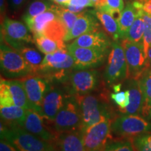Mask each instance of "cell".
I'll return each mask as SVG.
<instances>
[{
  "label": "cell",
  "instance_id": "6da1fadb",
  "mask_svg": "<svg viewBox=\"0 0 151 151\" xmlns=\"http://www.w3.org/2000/svg\"><path fill=\"white\" fill-rule=\"evenodd\" d=\"M1 139H4L19 151H56L55 143L48 142L18 125L8 127L1 121Z\"/></svg>",
  "mask_w": 151,
  "mask_h": 151
},
{
  "label": "cell",
  "instance_id": "7a4b0ae2",
  "mask_svg": "<svg viewBox=\"0 0 151 151\" xmlns=\"http://www.w3.org/2000/svg\"><path fill=\"white\" fill-rule=\"evenodd\" d=\"M74 60L67 47L46 55L37 75L46 77L50 81H65L71 71L74 70Z\"/></svg>",
  "mask_w": 151,
  "mask_h": 151
},
{
  "label": "cell",
  "instance_id": "3957f363",
  "mask_svg": "<svg viewBox=\"0 0 151 151\" xmlns=\"http://www.w3.org/2000/svg\"><path fill=\"white\" fill-rule=\"evenodd\" d=\"M75 97L82 116L81 131L104 118H112V109L101 95L90 93L86 95H75Z\"/></svg>",
  "mask_w": 151,
  "mask_h": 151
},
{
  "label": "cell",
  "instance_id": "277c9868",
  "mask_svg": "<svg viewBox=\"0 0 151 151\" xmlns=\"http://www.w3.org/2000/svg\"><path fill=\"white\" fill-rule=\"evenodd\" d=\"M1 73L8 79L22 78L34 75L32 69L22 55L3 41L0 49Z\"/></svg>",
  "mask_w": 151,
  "mask_h": 151
},
{
  "label": "cell",
  "instance_id": "5b68a950",
  "mask_svg": "<svg viewBox=\"0 0 151 151\" xmlns=\"http://www.w3.org/2000/svg\"><path fill=\"white\" fill-rule=\"evenodd\" d=\"M111 132L120 139H129L151 132V122L140 115H122L112 120Z\"/></svg>",
  "mask_w": 151,
  "mask_h": 151
},
{
  "label": "cell",
  "instance_id": "8992f818",
  "mask_svg": "<svg viewBox=\"0 0 151 151\" xmlns=\"http://www.w3.org/2000/svg\"><path fill=\"white\" fill-rule=\"evenodd\" d=\"M120 43L127 62V79L139 80L143 73L150 68L143 43L133 42L127 39L120 40Z\"/></svg>",
  "mask_w": 151,
  "mask_h": 151
},
{
  "label": "cell",
  "instance_id": "52a82bcc",
  "mask_svg": "<svg viewBox=\"0 0 151 151\" xmlns=\"http://www.w3.org/2000/svg\"><path fill=\"white\" fill-rule=\"evenodd\" d=\"M53 127L57 134L63 132L81 130L82 127V116L75 95L71 94L65 104L58 113L54 121Z\"/></svg>",
  "mask_w": 151,
  "mask_h": 151
},
{
  "label": "cell",
  "instance_id": "ba28073f",
  "mask_svg": "<svg viewBox=\"0 0 151 151\" xmlns=\"http://www.w3.org/2000/svg\"><path fill=\"white\" fill-rule=\"evenodd\" d=\"M104 78L108 86H113L127 79V62L120 41H114L108 55Z\"/></svg>",
  "mask_w": 151,
  "mask_h": 151
},
{
  "label": "cell",
  "instance_id": "9c48e42d",
  "mask_svg": "<svg viewBox=\"0 0 151 151\" xmlns=\"http://www.w3.org/2000/svg\"><path fill=\"white\" fill-rule=\"evenodd\" d=\"M112 118H104L97 123L82 130L86 151H101L112 137Z\"/></svg>",
  "mask_w": 151,
  "mask_h": 151
},
{
  "label": "cell",
  "instance_id": "30bf717a",
  "mask_svg": "<svg viewBox=\"0 0 151 151\" xmlns=\"http://www.w3.org/2000/svg\"><path fill=\"white\" fill-rule=\"evenodd\" d=\"M30 30L23 22L6 18L1 22V41L18 50L26 44L34 42Z\"/></svg>",
  "mask_w": 151,
  "mask_h": 151
},
{
  "label": "cell",
  "instance_id": "8fae6325",
  "mask_svg": "<svg viewBox=\"0 0 151 151\" xmlns=\"http://www.w3.org/2000/svg\"><path fill=\"white\" fill-rule=\"evenodd\" d=\"M27 93L30 109L41 114L43 99L51 88L50 81L40 75H30L21 78Z\"/></svg>",
  "mask_w": 151,
  "mask_h": 151
},
{
  "label": "cell",
  "instance_id": "7c38bea8",
  "mask_svg": "<svg viewBox=\"0 0 151 151\" xmlns=\"http://www.w3.org/2000/svg\"><path fill=\"white\" fill-rule=\"evenodd\" d=\"M67 81L70 93L73 95H86L98 88L100 73L95 69H76L71 71Z\"/></svg>",
  "mask_w": 151,
  "mask_h": 151
},
{
  "label": "cell",
  "instance_id": "4fadbf2b",
  "mask_svg": "<svg viewBox=\"0 0 151 151\" xmlns=\"http://www.w3.org/2000/svg\"><path fill=\"white\" fill-rule=\"evenodd\" d=\"M67 49L74 60V70L90 69L100 67L103 65L109 52V50L79 47L72 43L68 45Z\"/></svg>",
  "mask_w": 151,
  "mask_h": 151
},
{
  "label": "cell",
  "instance_id": "5bb4252c",
  "mask_svg": "<svg viewBox=\"0 0 151 151\" xmlns=\"http://www.w3.org/2000/svg\"><path fill=\"white\" fill-rule=\"evenodd\" d=\"M71 94L62 88L52 86L43 99L41 115L46 120L53 122Z\"/></svg>",
  "mask_w": 151,
  "mask_h": 151
},
{
  "label": "cell",
  "instance_id": "9a60e30c",
  "mask_svg": "<svg viewBox=\"0 0 151 151\" xmlns=\"http://www.w3.org/2000/svg\"><path fill=\"white\" fill-rule=\"evenodd\" d=\"M44 117L39 113L32 109H27L25 121L22 127L43 140L55 143L58 134L48 129L44 123Z\"/></svg>",
  "mask_w": 151,
  "mask_h": 151
},
{
  "label": "cell",
  "instance_id": "2e32d148",
  "mask_svg": "<svg viewBox=\"0 0 151 151\" xmlns=\"http://www.w3.org/2000/svg\"><path fill=\"white\" fill-rule=\"evenodd\" d=\"M98 20L92 11H86L81 12L73 27L66 35L65 41L68 42L84 34L99 30L100 26Z\"/></svg>",
  "mask_w": 151,
  "mask_h": 151
},
{
  "label": "cell",
  "instance_id": "e0dca14e",
  "mask_svg": "<svg viewBox=\"0 0 151 151\" xmlns=\"http://www.w3.org/2000/svg\"><path fill=\"white\" fill-rule=\"evenodd\" d=\"M112 43L109 35L99 29L80 36L71 43L79 47L109 50Z\"/></svg>",
  "mask_w": 151,
  "mask_h": 151
},
{
  "label": "cell",
  "instance_id": "ac0fdd59",
  "mask_svg": "<svg viewBox=\"0 0 151 151\" xmlns=\"http://www.w3.org/2000/svg\"><path fill=\"white\" fill-rule=\"evenodd\" d=\"M55 145L56 151H86L81 130L59 134Z\"/></svg>",
  "mask_w": 151,
  "mask_h": 151
},
{
  "label": "cell",
  "instance_id": "d6986e66",
  "mask_svg": "<svg viewBox=\"0 0 151 151\" xmlns=\"http://www.w3.org/2000/svg\"><path fill=\"white\" fill-rule=\"evenodd\" d=\"M126 86L129 91V104L123 110H120V112L122 115L141 114L143 98L139 81L134 79H127Z\"/></svg>",
  "mask_w": 151,
  "mask_h": 151
},
{
  "label": "cell",
  "instance_id": "ffe728a7",
  "mask_svg": "<svg viewBox=\"0 0 151 151\" xmlns=\"http://www.w3.org/2000/svg\"><path fill=\"white\" fill-rule=\"evenodd\" d=\"M27 110L16 105L0 106L1 121L8 127L14 125L22 127L25 121Z\"/></svg>",
  "mask_w": 151,
  "mask_h": 151
},
{
  "label": "cell",
  "instance_id": "44dd1931",
  "mask_svg": "<svg viewBox=\"0 0 151 151\" xmlns=\"http://www.w3.org/2000/svg\"><path fill=\"white\" fill-rule=\"evenodd\" d=\"M57 18H58L57 14L52 7L51 9L35 18H24L23 20L33 35V37H35V36L42 35L47 26Z\"/></svg>",
  "mask_w": 151,
  "mask_h": 151
},
{
  "label": "cell",
  "instance_id": "7402d4cb",
  "mask_svg": "<svg viewBox=\"0 0 151 151\" xmlns=\"http://www.w3.org/2000/svg\"><path fill=\"white\" fill-rule=\"evenodd\" d=\"M5 82L8 87L9 94L14 101V105L22 107L25 109H31L27 93L21 81L10 79L6 80Z\"/></svg>",
  "mask_w": 151,
  "mask_h": 151
},
{
  "label": "cell",
  "instance_id": "603a6c76",
  "mask_svg": "<svg viewBox=\"0 0 151 151\" xmlns=\"http://www.w3.org/2000/svg\"><path fill=\"white\" fill-rule=\"evenodd\" d=\"M138 81L143 98L141 115L147 119L151 111V68L147 69Z\"/></svg>",
  "mask_w": 151,
  "mask_h": 151
},
{
  "label": "cell",
  "instance_id": "cb8c5ba5",
  "mask_svg": "<svg viewBox=\"0 0 151 151\" xmlns=\"http://www.w3.org/2000/svg\"><path fill=\"white\" fill-rule=\"evenodd\" d=\"M94 14L97 17L107 35L112 38L113 41L121 40V34L118 21L109 13L105 11L96 10Z\"/></svg>",
  "mask_w": 151,
  "mask_h": 151
},
{
  "label": "cell",
  "instance_id": "d4e9b609",
  "mask_svg": "<svg viewBox=\"0 0 151 151\" xmlns=\"http://www.w3.org/2000/svg\"><path fill=\"white\" fill-rule=\"evenodd\" d=\"M139 13V10L136 8L132 3H127L122 11L118 23L121 34V40L125 38L128 30L133 24Z\"/></svg>",
  "mask_w": 151,
  "mask_h": 151
},
{
  "label": "cell",
  "instance_id": "484cf974",
  "mask_svg": "<svg viewBox=\"0 0 151 151\" xmlns=\"http://www.w3.org/2000/svg\"><path fill=\"white\" fill-rule=\"evenodd\" d=\"M22 55L25 61L31 67L34 75H37L40 70L43 58L42 55L35 48L29 46H22L17 50Z\"/></svg>",
  "mask_w": 151,
  "mask_h": 151
},
{
  "label": "cell",
  "instance_id": "4316f807",
  "mask_svg": "<svg viewBox=\"0 0 151 151\" xmlns=\"http://www.w3.org/2000/svg\"><path fill=\"white\" fill-rule=\"evenodd\" d=\"M34 42L39 50L45 55L52 53L61 48H66L65 41H58L43 35L33 37Z\"/></svg>",
  "mask_w": 151,
  "mask_h": 151
},
{
  "label": "cell",
  "instance_id": "83f0119b",
  "mask_svg": "<svg viewBox=\"0 0 151 151\" xmlns=\"http://www.w3.org/2000/svg\"><path fill=\"white\" fill-rule=\"evenodd\" d=\"M145 29V23L142 16V10H139V13L134 21L133 24L128 30L124 39L135 43H142L143 37Z\"/></svg>",
  "mask_w": 151,
  "mask_h": 151
},
{
  "label": "cell",
  "instance_id": "f1b7e54d",
  "mask_svg": "<svg viewBox=\"0 0 151 151\" xmlns=\"http://www.w3.org/2000/svg\"><path fill=\"white\" fill-rule=\"evenodd\" d=\"M67 33L65 27L58 17L47 26L42 35L58 41H65Z\"/></svg>",
  "mask_w": 151,
  "mask_h": 151
},
{
  "label": "cell",
  "instance_id": "f546056e",
  "mask_svg": "<svg viewBox=\"0 0 151 151\" xmlns=\"http://www.w3.org/2000/svg\"><path fill=\"white\" fill-rule=\"evenodd\" d=\"M52 9L55 11L57 16L59 18L60 21L62 22V24H64L68 32L73 27L76 20L78 18L80 13L76 14V13L71 12L66 7L59 5L53 4Z\"/></svg>",
  "mask_w": 151,
  "mask_h": 151
},
{
  "label": "cell",
  "instance_id": "4dcf8cb0",
  "mask_svg": "<svg viewBox=\"0 0 151 151\" xmlns=\"http://www.w3.org/2000/svg\"><path fill=\"white\" fill-rule=\"evenodd\" d=\"M52 4L44 0H37L32 2L28 6L22 18H32L52 9Z\"/></svg>",
  "mask_w": 151,
  "mask_h": 151
},
{
  "label": "cell",
  "instance_id": "1f68e13d",
  "mask_svg": "<svg viewBox=\"0 0 151 151\" xmlns=\"http://www.w3.org/2000/svg\"><path fill=\"white\" fill-rule=\"evenodd\" d=\"M101 151H135L129 139H119L109 141Z\"/></svg>",
  "mask_w": 151,
  "mask_h": 151
},
{
  "label": "cell",
  "instance_id": "d6a6232c",
  "mask_svg": "<svg viewBox=\"0 0 151 151\" xmlns=\"http://www.w3.org/2000/svg\"><path fill=\"white\" fill-rule=\"evenodd\" d=\"M110 97L120 110H123L129 104V91L128 89L113 92L111 94Z\"/></svg>",
  "mask_w": 151,
  "mask_h": 151
},
{
  "label": "cell",
  "instance_id": "836d02e7",
  "mask_svg": "<svg viewBox=\"0 0 151 151\" xmlns=\"http://www.w3.org/2000/svg\"><path fill=\"white\" fill-rule=\"evenodd\" d=\"M142 16L145 23V29L143 37V46L147 57L148 48L151 45V16L145 14L143 11Z\"/></svg>",
  "mask_w": 151,
  "mask_h": 151
},
{
  "label": "cell",
  "instance_id": "e575fe53",
  "mask_svg": "<svg viewBox=\"0 0 151 151\" xmlns=\"http://www.w3.org/2000/svg\"><path fill=\"white\" fill-rule=\"evenodd\" d=\"M146 134L138 136L132 139L135 151H151V147L146 140Z\"/></svg>",
  "mask_w": 151,
  "mask_h": 151
},
{
  "label": "cell",
  "instance_id": "d590c367",
  "mask_svg": "<svg viewBox=\"0 0 151 151\" xmlns=\"http://www.w3.org/2000/svg\"><path fill=\"white\" fill-rule=\"evenodd\" d=\"M124 8V0H106V5L102 11L110 14L113 11H122Z\"/></svg>",
  "mask_w": 151,
  "mask_h": 151
},
{
  "label": "cell",
  "instance_id": "8d00e7d4",
  "mask_svg": "<svg viewBox=\"0 0 151 151\" xmlns=\"http://www.w3.org/2000/svg\"><path fill=\"white\" fill-rule=\"evenodd\" d=\"M67 6H74L77 8L85 9L86 7L94 6V3L92 0H71L67 5L64 7Z\"/></svg>",
  "mask_w": 151,
  "mask_h": 151
},
{
  "label": "cell",
  "instance_id": "74e56055",
  "mask_svg": "<svg viewBox=\"0 0 151 151\" xmlns=\"http://www.w3.org/2000/svg\"><path fill=\"white\" fill-rule=\"evenodd\" d=\"M0 151H19L16 147L4 139H1L0 141Z\"/></svg>",
  "mask_w": 151,
  "mask_h": 151
},
{
  "label": "cell",
  "instance_id": "f35d334b",
  "mask_svg": "<svg viewBox=\"0 0 151 151\" xmlns=\"http://www.w3.org/2000/svg\"><path fill=\"white\" fill-rule=\"evenodd\" d=\"M27 0H9V5L13 11H16L20 9Z\"/></svg>",
  "mask_w": 151,
  "mask_h": 151
},
{
  "label": "cell",
  "instance_id": "ab89813d",
  "mask_svg": "<svg viewBox=\"0 0 151 151\" xmlns=\"http://www.w3.org/2000/svg\"><path fill=\"white\" fill-rule=\"evenodd\" d=\"M71 0H51V1L55 4L62 6H65Z\"/></svg>",
  "mask_w": 151,
  "mask_h": 151
},
{
  "label": "cell",
  "instance_id": "60d3db41",
  "mask_svg": "<svg viewBox=\"0 0 151 151\" xmlns=\"http://www.w3.org/2000/svg\"><path fill=\"white\" fill-rule=\"evenodd\" d=\"M121 88H122V83H118L115 84L114 86H113V91H114L115 92L120 91V90H121Z\"/></svg>",
  "mask_w": 151,
  "mask_h": 151
},
{
  "label": "cell",
  "instance_id": "b9f144b4",
  "mask_svg": "<svg viewBox=\"0 0 151 151\" xmlns=\"http://www.w3.org/2000/svg\"><path fill=\"white\" fill-rule=\"evenodd\" d=\"M0 2H1L0 8H1V15L2 14V13H4V14L5 13V0H1Z\"/></svg>",
  "mask_w": 151,
  "mask_h": 151
},
{
  "label": "cell",
  "instance_id": "7bdbcfd3",
  "mask_svg": "<svg viewBox=\"0 0 151 151\" xmlns=\"http://www.w3.org/2000/svg\"><path fill=\"white\" fill-rule=\"evenodd\" d=\"M147 58H148V61L150 65V67L151 68V45L149 47L148 50V55H147Z\"/></svg>",
  "mask_w": 151,
  "mask_h": 151
},
{
  "label": "cell",
  "instance_id": "ee69618b",
  "mask_svg": "<svg viewBox=\"0 0 151 151\" xmlns=\"http://www.w3.org/2000/svg\"><path fill=\"white\" fill-rule=\"evenodd\" d=\"M146 139L147 141H148V144L150 145V146L151 147V134H146Z\"/></svg>",
  "mask_w": 151,
  "mask_h": 151
},
{
  "label": "cell",
  "instance_id": "f6af8a7d",
  "mask_svg": "<svg viewBox=\"0 0 151 151\" xmlns=\"http://www.w3.org/2000/svg\"><path fill=\"white\" fill-rule=\"evenodd\" d=\"M135 1H137V0H124V1H125L127 4V3H132Z\"/></svg>",
  "mask_w": 151,
  "mask_h": 151
},
{
  "label": "cell",
  "instance_id": "bcb514c9",
  "mask_svg": "<svg viewBox=\"0 0 151 151\" xmlns=\"http://www.w3.org/2000/svg\"><path fill=\"white\" fill-rule=\"evenodd\" d=\"M147 120H149V121H150V122H151V111H150V114H149V116H148V118H147Z\"/></svg>",
  "mask_w": 151,
  "mask_h": 151
},
{
  "label": "cell",
  "instance_id": "7dc6e473",
  "mask_svg": "<svg viewBox=\"0 0 151 151\" xmlns=\"http://www.w3.org/2000/svg\"><path fill=\"white\" fill-rule=\"evenodd\" d=\"M92 2L94 3V4H95L96 2H97V0H92Z\"/></svg>",
  "mask_w": 151,
  "mask_h": 151
}]
</instances>
